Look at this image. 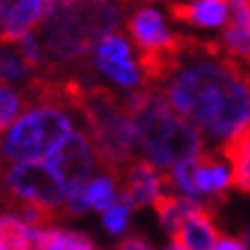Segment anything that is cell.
<instances>
[{
	"label": "cell",
	"mask_w": 250,
	"mask_h": 250,
	"mask_svg": "<svg viewBox=\"0 0 250 250\" xmlns=\"http://www.w3.org/2000/svg\"><path fill=\"white\" fill-rule=\"evenodd\" d=\"M172 239L182 241L188 250H213L218 241V229L211 216V205L197 207L195 211H190L182 220V225L177 228Z\"/></svg>",
	"instance_id": "13"
},
{
	"label": "cell",
	"mask_w": 250,
	"mask_h": 250,
	"mask_svg": "<svg viewBox=\"0 0 250 250\" xmlns=\"http://www.w3.org/2000/svg\"><path fill=\"white\" fill-rule=\"evenodd\" d=\"M167 12L174 21L195 28H220L229 19V0H170Z\"/></svg>",
	"instance_id": "12"
},
{
	"label": "cell",
	"mask_w": 250,
	"mask_h": 250,
	"mask_svg": "<svg viewBox=\"0 0 250 250\" xmlns=\"http://www.w3.org/2000/svg\"><path fill=\"white\" fill-rule=\"evenodd\" d=\"M220 156L229 163L232 186L241 193H250V126L220 145Z\"/></svg>",
	"instance_id": "15"
},
{
	"label": "cell",
	"mask_w": 250,
	"mask_h": 250,
	"mask_svg": "<svg viewBox=\"0 0 250 250\" xmlns=\"http://www.w3.org/2000/svg\"><path fill=\"white\" fill-rule=\"evenodd\" d=\"M0 190L2 197H14V200L48 207L60 218H64L62 207L67 200V188L46 161L12 163L0 177Z\"/></svg>",
	"instance_id": "6"
},
{
	"label": "cell",
	"mask_w": 250,
	"mask_h": 250,
	"mask_svg": "<svg viewBox=\"0 0 250 250\" xmlns=\"http://www.w3.org/2000/svg\"><path fill=\"white\" fill-rule=\"evenodd\" d=\"M234 23H236V21H234ZM239 25H243V28L248 30V35H250V7H248V16H246V21H243V23H239Z\"/></svg>",
	"instance_id": "29"
},
{
	"label": "cell",
	"mask_w": 250,
	"mask_h": 250,
	"mask_svg": "<svg viewBox=\"0 0 250 250\" xmlns=\"http://www.w3.org/2000/svg\"><path fill=\"white\" fill-rule=\"evenodd\" d=\"M166 250H188V248H186V246H184L182 241H177V239H172V241H170V246H167Z\"/></svg>",
	"instance_id": "27"
},
{
	"label": "cell",
	"mask_w": 250,
	"mask_h": 250,
	"mask_svg": "<svg viewBox=\"0 0 250 250\" xmlns=\"http://www.w3.org/2000/svg\"><path fill=\"white\" fill-rule=\"evenodd\" d=\"M202 205H205L202 200H195V197H188V195L161 193V195L154 200L152 207L161 220V228L172 236L174 232H177V228L182 225V220L186 218L190 211H195L197 207H202Z\"/></svg>",
	"instance_id": "16"
},
{
	"label": "cell",
	"mask_w": 250,
	"mask_h": 250,
	"mask_svg": "<svg viewBox=\"0 0 250 250\" xmlns=\"http://www.w3.org/2000/svg\"><path fill=\"white\" fill-rule=\"evenodd\" d=\"M154 90L211 143H228L250 126V74L218 42L182 35L174 64Z\"/></svg>",
	"instance_id": "1"
},
{
	"label": "cell",
	"mask_w": 250,
	"mask_h": 250,
	"mask_svg": "<svg viewBox=\"0 0 250 250\" xmlns=\"http://www.w3.org/2000/svg\"><path fill=\"white\" fill-rule=\"evenodd\" d=\"M74 126L76 122L64 104H28L14 124L0 133V163L44 161L69 133L76 131Z\"/></svg>",
	"instance_id": "5"
},
{
	"label": "cell",
	"mask_w": 250,
	"mask_h": 250,
	"mask_svg": "<svg viewBox=\"0 0 250 250\" xmlns=\"http://www.w3.org/2000/svg\"><path fill=\"white\" fill-rule=\"evenodd\" d=\"M120 197L131 205V209H143L154 205V200L163 193L167 186V172L161 170L147 159H136L122 170L117 177Z\"/></svg>",
	"instance_id": "9"
},
{
	"label": "cell",
	"mask_w": 250,
	"mask_h": 250,
	"mask_svg": "<svg viewBox=\"0 0 250 250\" xmlns=\"http://www.w3.org/2000/svg\"><path fill=\"white\" fill-rule=\"evenodd\" d=\"M131 205H126L122 197H117L113 205L104 211V228L110 232V234L120 236L126 232V225H129V216H131Z\"/></svg>",
	"instance_id": "22"
},
{
	"label": "cell",
	"mask_w": 250,
	"mask_h": 250,
	"mask_svg": "<svg viewBox=\"0 0 250 250\" xmlns=\"http://www.w3.org/2000/svg\"><path fill=\"white\" fill-rule=\"evenodd\" d=\"M195 161L197 159H186V161H179L177 166L170 167V170H167V184L174 186L182 195L202 200L200 193H197V186H195Z\"/></svg>",
	"instance_id": "21"
},
{
	"label": "cell",
	"mask_w": 250,
	"mask_h": 250,
	"mask_svg": "<svg viewBox=\"0 0 250 250\" xmlns=\"http://www.w3.org/2000/svg\"><path fill=\"white\" fill-rule=\"evenodd\" d=\"M25 106L28 101L23 92L14 90L7 83H0V133L14 124V120L25 110Z\"/></svg>",
	"instance_id": "20"
},
{
	"label": "cell",
	"mask_w": 250,
	"mask_h": 250,
	"mask_svg": "<svg viewBox=\"0 0 250 250\" xmlns=\"http://www.w3.org/2000/svg\"><path fill=\"white\" fill-rule=\"evenodd\" d=\"M213 250H246V243H243V239H236V236H220Z\"/></svg>",
	"instance_id": "26"
},
{
	"label": "cell",
	"mask_w": 250,
	"mask_h": 250,
	"mask_svg": "<svg viewBox=\"0 0 250 250\" xmlns=\"http://www.w3.org/2000/svg\"><path fill=\"white\" fill-rule=\"evenodd\" d=\"M55 0H0V44H16L35 30Z\"/></svg>",
	"instance_id": "11"
},
{
	"label": "cell",
	"mask_w": 250,
	"mask_h": 250,
	"mask_svg": "<svg viewBox=\"0 0 250 250\" xmlns=\"http://www.w3.org/2000/svg\"><path fill=\"white\" fill-rule=\"evenodd\" d=\"M246 69H248V74H250V64H246Z\"/></svg>",
	"instance_id": "30"
},
{
	"label": "cell",
	"mask_w": 250,
	"mask_h": 250,
	"mask_svg": "<svg viewBox=\"0 0 250 250\" xmlns=\"http://www.w3.org/2000/svg\"><path fill=\"white\" fill-rule=\"evenodd\" d=\"M44 161L60 177V182L64 184L67 193L74 188L87 186V182L94 177L99 167V156L97 149H94V143L83 131L69 133Z\"/></svg>",
	"instance_id": "7"
},
{
	"label": "cell",
	"mask_w": 250,
	"mask_h": 250,
	"mask_svg": "<svg viewBox=\"0 0 250 250\" xmlns=\"http://www.w3.org/2000/svg\"><path fill=\"white\" fill-rule=\"evenodd\" d=\"M117 250H154V248L140 236H126V239H122L117 243Z\"/></svg>",
	"instance_id": "25"
},
{
	"label": "cell",
	"mask_w": 250,
	"mask_h": 250,
	"mask_svg": "<svg viewBox=\"0 0 250 250\" xmlns=\"http://www.w3.org/2000/svg\"><path fill=\"white\" fill-rule=\"evenodd\" d=\"M32 76L35 71L23 60L21 53H16L12 48H0V83H28Z\"/></svg>",
	"instance_id": "18"
},
{
	"label": "cell",
	"mask_w": 250,
	"mask_h": 250,
	"mask_svg": "<svg viewBox=\"0 0 250 250\" xmlns=\"http://www.w3.org/2000/svg\"><path fill=\"white\" fill-rule=\"evenodd\" d=\"M81 115L85 117L101 167L117 179L122 170L138 159V133L126 94L122 97L101 85H85Z\"/></svg>",
	"instance_id": "4"
},
{
	"label": "cell",
	"mask_w": 250,
	"mask_h": 250,
	"mask_svg": "<svg viewBox=\"0 0 250 250\" xmlns=\"http://www.w3.org/2000/svg\"><path fill=\"white\" fill-rule=\"evenodd\" d=\"M124 7L120 0H55L35 28L48 55V71L85 60L106 35L117 32L124 21Z\"/></svg>",
	"instance_id": "2"
},
{
	"label": "cell",
	"mask_w": 250,
	"mask_h": 250,
	"mask_svg": "<svg viewBox=\"0 0 250 250\" xmlns=\"http://www.w3.org/2000/svg\"><path fill=\"white\" fill-rule=\"evenodd\" d=\"M243 243H246V250H250V228L243 229Z\"/></svg>",
	"instance_id": "28"
},
{
	"label": "cell",
	"mask_w": 250,
	"mask_h": 250,
	"mask_svg": "<svg viewBox=\"0 0 250 250\" xmlns=\"http://www.w3.org/2000/svg\"><path fill=\"white\" fill-rule=\"evenodd\" d=\"M126 30H129L133 44L140 51V58L166 53L179 42V35L167 30L163 14L152 5H140V7L133 9L131 16L126 19Z\"/></svg>",
	"instance_id": "10"
},
{
	"label": "cell",
	"mask_w": 250,
	"mask_h": 250,
	"mask_svg": "<svg viewBox=\"0 0 250 250\" xmlns=\"http://www.w3.org/2000/svg\"><path fill=\"white\" fill-rule=\"evenodd\" d=\"M64 250H97V246H94V243H92L85 234L69 232L67 243H64Z\"/></svg>",
	"instance_id": "24"
},
{
	"label": "cell",
	"mask_w": 250,
	"mask_h": 250,
	"mask_svg": "<svg viewBox=\"0 0 250 250\" xmlns=\"http://www.w3.org/2000/svg\"><path fill=\"white\" fill-rule=\"evenodd\" d=\"M131 117L138 133V152L161 170H170L179 161L197 159L207 152V138L193 122L174 113L166 97L154 87L126 92Z\"/></svg>",
	"instance_id": "3"
},
{
	"label": "cell",
	"mask_w": 250,
	"mask_h": 250,
	"mask_svg": "<svg viewBox=\"0 0 250 250\" xmlns=\"http://www.w3.org/2000/svg\"><path fill=\"white\" fill-rule=\"evenodd\" d=\"M195 186L200 197H216L218 202L225 200V190L232 186V170L220 161L216 154L202 152L195 161Z\"/></svg>",
	"instance_id": "14"
},
{
	"label": "cell",
	"mask_w": 250,
	"mask_h": 250,
	"mask_svg": "<svg viewBox=\"0 0 250 250\" xmlns=\"http://www.w3.org/2000/svg\"><path fill=\"white\" fill-rule=\"evenodd\" d=\"M87 200H90V207L94 211H106L108 207L117 200V179L113 174H99V177H92L87 182Z\"/></svg>",
	"instance_id": "19"
},
{
	"label": "cell",
	"mask_w": 250,
	"mask_h": 250,
	"mask_svg": "<svg viewBox=\"0 0 250 250\" xmlns=\"http://www.w3.org/2000/svg\"><path fill=\"white\" fill-rule=\"evenodd\" d=\"M37 229L16 213L0 216V250H37Z\"/></svg>",
	"instance_id": "17"
},
{
	"label": "cell",
	"mask_w": 250,
	"mask_h": 250,
	"mask_svg": "<svg viewBox=\"0 0 250 250\" xmlns=\"http://www.w3.org/2000/svg\"><path fill=\"white\" fill-rule=\"evenodd\" d=\"M94 67L99 74H104L122 90H138L145 83L143 69L133 60V51L126 37L120 32H110L94 46Z\"/></svg>",
	"instance_id": "8"
},
{
	"label": "cell",
	"mask_w": 250,
	"mask_h": 250,
	"mask_svg": "<svg viewBox=\"0 0 250 250\" xmlns=\"http://www.w3.org/2000/svg\"><path fill=\"white\" fill-rule=\"evenodd\" d=\"M92 207H90V200H87V188H74L67 193V200H64V207H62V213L64 218H78L87 213Z\"/></svg>",
	"instance_id": "23"
}]
</instances>
